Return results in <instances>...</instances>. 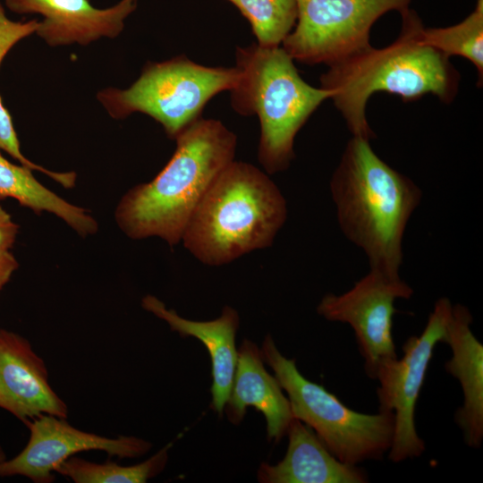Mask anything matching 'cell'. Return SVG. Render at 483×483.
I'll return each instance as SVG.
<instances>
[{"mask_svg":"<svg viewBox=\"0 0 483 483\" xmlns=\"http://www.w3.org/2000/svg\"><path fill=\"white\" fill-rule=\"evenodd\" d=\"M235 58L239 79L230 90L232 106L242 115L258 117V157L265 170L284 171L294 158L297 133L332 93L307 83L281 46L238 47Z\"/></svg>","mask_w":483,"mask_h":483,"instance_id":"obj_5","label":"cell"},{"mask_svg":"<svg viewBox=\"0 0 483 483\" xmlns=\"http://www.w3.org/2000/svg\"><path fill=\"white\" fill-rule=\"evenodd\" d=\"M30 439L22 451L0 462V477L23 476L35 483L55 480V468L80 452L98 450L110 456L134 458L147 453L152 444L136 436L109 438L72 427L62 418L42 414L25 422Z\"/></svg>","mask_w":483,"mask_h":483,"instance_id":"obj_11","label":"cell"},{"mask_svg":"<svg viewBox=\"0 0 483 483\" xmlns=\"http://www.w3.org/2000/svg\"><path fill=\"white\" fill-rule=\"evenodd\" d=\"M285 456L275 465L263 462L257 474L262 483H365L368 474L338 460L305 423L290 422Z\"/></svg>","mask_w":483,"mask_h":483,"instance_id":"obj_17","label":"cell"},{"mask_svg":"<svg viewBox=\"0 0 483 483\" xmlns=\"http://www.w3.org/2000/svg\"><path fill=\"white\" fill-rule=\"evenodd\" d=\"M248 406L265 416L269 440L278 442L286 434L293 419L289 400L276 377L265 369L258 347L245 339L238 349L233 386L225 405L229 421L240 424Z\"/></svg>","mask_w":483,"mask_h":483,"instance_id":"obj_16","label":"cell"},{"mask_svg":"<svg viewBox=\"0 0 483 483\" xmlns=\"http://www.w3.org/2000/svg\"><path fill=\"white\" fill-rule=\"evenodd\" d=\"M138 0H122L106 9L95 8L89 0H5L17 13H38L36 33L49 46L88 45L101 37L115 38Z\"/></svg>","mask_w":483,"mask_h":483,"instance_id":"obj_13","label":"cell"},{"mask_svg":"<svg viewBox=\"0 0 483 483\" xmlns=\"http://www.w3.org/2000/svg\"><path fill=\"white\" fill-rule=\"evenodd\" d=\"M453 305L449 299H438L423 332L409 337L402 346L403 356L383 365L376 379L378 411L394 416V428L388 459L400 462L419 457L425 442L417 433L415 410L435 346L441 343Z\"/></svg>","mask_w":483,"mask_h":483,"instance_id":"obj_9","label":"cell"},{"mask_svg":"<svg viewBox=\"0 0 483 483\" xmlns=\"http://www.w3.org/2000/svg\"><path fill=\"white\" fill-rule=\"evenodd\" d=\"M423 44L435 48L446 56L459 55L474 64L478 73V85L483 78V0H477L473 11L457 24L444 28L419 30Z\"/></svg>","mask_w":483,"mask_h":483,"instance_id":"obj_19","label":"cell"},{"mask_svg":"<svg viewBox=\"0 0 483 483\" xmlns=\"http://www.w3.org/2000/svg\"><path fill=\"white\" fill-rule=\"evenodd\" d=\"M19 233V225L0 206V250H9L14 244Z\"/></svg>","mask_w":483,"mask_h":483,"instance_id":"obj_23","label":"cell"},{"mask_svg":"<svg viewBox=\"0 0 483 483\" xmlns=\"http://www.w3.org/2000/svg\"><path fill=\"white\" fill-rule=\"evenodd\" d=\"M176 148L150 182L134 186L115 210L131 239L157 236L174 246L201 199L234 160L237 138L221 121L199 117L176 138Z\"/></svg>","mask_w":483,"mask_h":483,"instance_id":"obj_3","label":"cell"},{"mask_svg":"<svg viewBox=\"0 0 483 483\" xmlns=\"http://www.w3.org/2000/svg\"><path fill=\"white\" fill-rule=\"evenodd\" d=\"M286 218L275 183L253 165L233 160L201 199L182 242L203 264L222 266L271 246Z\"/></svg>","mask_w":483,"mask_h":483,"instance_id":"obj_4","label":"cell"},{"mask_svg":"<svg viewBox=\"0 0 483 483\" xmlns=\"http://www.w3.org/2000/svg\"><path fill=\"white\" fill-rule=\"evenodd\" d=\"M472 316L465 306H453L441 343L449 345L452 357L445 364L462 390L463 403L454 414L465 444L479 448L483 440V345L473 335Z\"/></svg>","mask_w":483,"mask_h":483,"instance_id":"obj_14","label":"cell"},{"mask_svg":"<svg viewBox=\"0 0 483 483\" xmlns=\"http://www.w3.org/2000/svg\"><path fill=\"white\" fill-rule=\"evenodd\" d=\"M263 361L275 372L288 395L292 417L309 426L341 462L358 465L381 460L389 451L394 416L390 411L366 414L344 405L323 386L311 382L287 359L267 335L260 350Z\"/></svg>","mask_w":483,"mask_h":483,"instance_id":"obj_6","label":"cell"},{"mask_svg":"<svg viewBox=\"0 0 483 483\" xmlns=\"http://www.w3.org/2000/svg\"><path fill=\"white\" fill-rule=\"evenodd\" d=\"M6 459L5 453L0 445V462Z\"/></svg>","mask_w":483,"mask_h":483,"instance_id":"obj_25","label":"cell"},{"mask_svg":"<svg viewBox=\"0 0 483 483\" xmlns=\"http://www.w3.org/2000/svg\"><path fill=\"white\" fill-rule=\"evenodd\" d=\"M165 445L149 459L131 466L107 461L96 463L72 456L55 468V472L75 483H144L163 471L168 461Z\"/></svg>","mask_w":483,"mask_h":483,"instance_id":"obj_20","label":"cell"},{"mask_svg":"<svg viewBox=\"0 0 483 483\" xmlns=\"http://www.w3.org/2000/svg\"><path fill=\"white\" fill-rule=\"evenodd\" d=\"M226 1L233 4L250 22L260 47H280L297 21V0Z\"/></svg>","mask_w":483,"mask_h":483,"instance_id":"obj_22","label":"cell"},{"mask_svg":"<svg viewBox=\"0 0 483 483\" xmlns=\"http://www.w3.org/2000/svg\"><path fill=\"white\" fill-rule=\"evenodd\" d=\"M238 69L197 64L184 55L149 63L128 89H106L97 99L115 119L140 112L158 122L171 139L201 117L208 102L233 89Z\"/></svg>","mask_w":483,"mask_h":483,"instance_id":"obj_7","label":"cell"},{"mask_svg":"<svg viewBox=\"0 0 483 483\" xmlns=\"http://www.w3.org/2000/svg\"><path fill=\"white\" fill-rule=\"evenodd\" d=\"M38 27L37 20L26 22L13 21L7 18L0 3V64L11 48L22 38L36 32ZM0 149L4 150L21 165L32 171H39L64 188H72L75 184L74 172L59 173L46 169L28 158L21 153L20 142L13 127L12 117L3 105L0 96Z\"/></svg>","mask_w":483,"mask_h":483,"instance_id":"obj_21","label":"cell"},{"mask_svg":"<svg viewBox=\"0 0 483 483\" xmlns=\"http://www.w3.org/2000/svg\"><path fill=\"white\" fill-rule=\"evenodd\" d=\"M0 408L23 421L50 414L67 418L44 360L23 336L0 328Z\"/></svg>","mask_w":483,"mask_h":483,"instance_id":"obj_12","label":"cell"},{"mask_svg":"<svg viewBox=\"0 0 483 483\" xmlns=\"http://www.w3.org/2000/svg\"><path fill=\"white\" fill-rule=\"evenodd\" d=\"M399 36L390 45L368 47L328 65L320 76V87L332 93L334 105L344 119L352 136L371 140L374 136L366 115L370 96L385 91L404 101L432 94L445 104L458 93L460 75L449 57L419 38L423 25L410 7L399 13Z\"/></svg>","mask_w":483,"mask_h":483,"instance_id":"obj_1","label":"cell"},{"mask_svg":"<svg viewBox=\"0 0 483 483\" xmlns=\"http://www.w3.org/2000/svg\"><path fill=\"white\" fill-rule=\"evenodd\" d=\"M343 234L368 257L370 270L400 277L402 240L420 189L381 159L369 140L352 136L330 182Z\"/></svg>","mask_w":483,"mask_h":483,"instance_id":"obj_2","label":"cell"},{"mask_svg":"<svg viewBox=\"0 0 483 483\" xmlns=\"http://www.w3.org/2000/svg\"><path fill=\"white\" fill-rule=\"evenodd\" d=\"M411 1L297 0L296 23L281 47L293 61L328 66L371 46L374 23Z\"/></svg>","mask_w":483,"mask_h":483,"instance_id":"obj_8","label":"cell"},{"mask_svg":"<svg viewBox=\"0 0 483 483\" xmlns=\"http://www.w3.org/2000/svg\"><path fill=\"white\" fill-rule=\"evenodd\" d=\"M412 294L411 287L401 277L369 270L349 291L325 295L317 311L328 321L352 327L365 373L375 380L383 365L398 358L392 334L394 302Z\"/></svg>","mask_w":483,"mask_h":483,"instance_id":"obj_10","label":"cell"},{"mask_svg":"<svg viewBox=\"0 0 483 483\" xmlns=\"http://www.w3.org/2000/svg\"><path fill=\"white\" fill-rule=\"evenodd\" d=\"M141 305L146 310L165 320L171 330L177 332L180 336H192L204 344L212 367L211 407L222 416L237 364L235 337L240 322L238 312L225 306L221 316L214 320L194 321L182 318L175 310L167 309L164 302L153 295L145 296Z\"/></svg>","mask_w":483,"mask_h":483,"instance_id":"obj_15","label":"cell"},{"mask_svg":"<svg viewBox=\"0 0 483 483\" xmlns=\"http://www.w3.org/2000/svg\"><path fill=\"white\" fill-rule=\"evenodd\" d=\"M18 267V261L10 250H0V292Z\"/></svg>","mask_w":483,"mask_h":483,"instance_id":"obj_24","label":"cell"},{"mask_svg":"<svg viewBox=\"0 0 483 483\" xmlns=\"http://www.w3.org/2000/svg\"><path fill=\"white\" fill-rule=\"evenodd\" d=\"M7 198L36 214L47 211L55 215L82 237L95 234L98 229L97 222L85 208L59 197L41 184L32 170L9 162L0 152V199Z\"/></svg>","mask_w":483,"mask_h":483,"instance_id":"obj_18","label":"cell"}]
</instances>
